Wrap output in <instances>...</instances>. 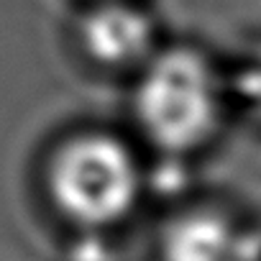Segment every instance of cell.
Instances as JSON below:
<instances>
[{"label":"cell","instance_id":"obj_1","mask_svg":"<svg viewBox=\"0 0 261 261\" xmlns=\"http://www.w3.org/2000/svg\"><path fill=\"white\" fill-rule=\"evenodd\" d=\"M128 82L139 146L169 162L207 151L233 115L225 62L192 41H164Z\"/></svg>","mask_w":261,"mask_h":261},{"label":"cell","instance_id":"obj_4","mask_svg":"<svg viewBox=\"0 0 261 261\" xmlns=\"http://www.w3.org/2000/svg\"><path fill=\"white\" fill-rule=\"evenodd\" d=\"M156 261H261V230L225 205H185L162 223Z\"/></svg>","mask_w":261,"mask_h":261},{"label":"cell","instance_id":"obj_2","mask_svg":"<svg viewBox=\"0 0 261 261\" xmlns=\"http://www.w3.org/2000/svg\"><path fill=\"white\" fill-rule=\"evenodd\" d=\"M149 192L139 141L110 128H77L44 156L41 195L74 236L110 238L134 220Z\"/></svg>","mask_w":261,"mask_h":261},{"label":"cell","instance_id":"obj_3","mask_svg":"<svg viewBox=\"0 0 261 261\" xmlns=\"http://www.w3.org/2000/svg\"><path fill=\"white\" fill-rule=\"evenodd\" d=\"M72 41L87 67L134 80L167 39L144 0H85L72 23Z\"/></svg>","mask_w":261,"mask_h":261},{"label":"cell","instance_id":"obj_5","mask_svg":"<svg viewBox=\"0 0 261 261\" xmlns=\"http://www.w3.org/2000/svg\"><path fill=\"white\" fill-rule=\"evenodd\" d=\"M225 77L233 115H246L261 125V41L243 49L233 62H225Z\"/></svg>","mask_w":261,"mask_h":261}]
</instances>
